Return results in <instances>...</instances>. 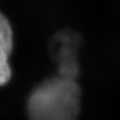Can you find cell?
I'll return each mask as SVG.
<instances>
[{"label":"cell","instance_id":"1","mask_svg":"<svg viewBox=\"0 0 120 120\" xmlns=\"http://www.w3.org/2000/svg\"><path fill=\"white\" fill-rule=\"evenodd\" d=\"M15 44V32L8 16L0 10V86L8 83L12 76L10 57Z\"/></svg>","mask_w":120,"mask_h":120}]
</instances>
